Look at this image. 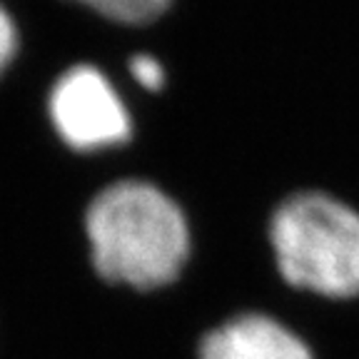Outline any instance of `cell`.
Wrapping results in <instances>:
<instances>
[{"instance_id": "cell-6", "label": "cell", "mask_w": 359, "mask_h": 359, "mask_svg": "<svg viewBox=\"0 0 359 359\" xmlns=\"http://www.w3.org/2000/svg\"><path fill=\"white\" fill-rule=\"evenodd\" d=\"M128 70L135 83L140 85L142 90H147V93H160L165 88V83H168L165 65L150 53H137V55L130 57Z\"/></svg>"}, {"instance_id": "cell-5", "label": "cell", "mask_w": 359, "mask_h": 359, "mask_svg": "<svg viewBox=\"0 0 359 359\" xmlns=\"http://www.w3.org/2000/svg\"><path fill=\"white\" fill-rule=\"evenodd\" d=\"M110 22L120 25H147L168 13L172 0H75Z\"/></svg>"}, {"instance_id": "cell-3", "label": "cell", "mask_w": 359, "mask_h": 359, "mask_svg": "<svg viewBox=\"0 0 359 359\" xmlns=\"http://www.w3.org/2000/svg\"><path fill=\"white\" fill-rule=\"evenodd\" d=\"M48 118L62 142L75 152L120 147L133 137V118L118 88L100 67H67L48 93Z\"/></svg>"}, {"instance_id": "cell-7", "label": "cell", "mask_w": 359, "mask_h": 359, "mask_svg": "<svg viewBox=\"0 0 359 359\" xmlns=\"http://www.w3.org/2000/svg\"><path fill=\"white\" fill-rule=\"evenodd\" d=\"M18 45H20L18 25H15V20H13L11 11H8V8L3 6V0H0V75L13 65V60H15V55H18Z\"/></svg>"}, {"instance_id": "cell-4", "label": "cell", "mask_w": 359, "mask_h": 359, "mask_svg": "<svg viewBox=\"0 0 359 359\" xmlns=\"http://www.w3.org/2000/svg\"><path fill=\"white\" fill-rule=\"evenodd\" d=\"M200 359H314L294 332L264 314H240L210 332Z\"/></svg>"}, {"instance_id": "cell-2", "label": "cell", "mask_w": 359, "mask_h": 359, "mask_svg": "<svg viewBox=\"0 0 359 359\" xmlns=\"http://www.w3.org/2000/svg\"><path fill=\"white\" fill-rule=\"evenodd\" d=\"M277 267L292 287L325 297L359 294V212L325 192H299L269 222Z\"/></svg>"}, {"instance_id": "cell-1", "label": "cell", "mask_w": 359, "mask_h": 359, "mask_svg": "<svg viewBox=\"0 0 359 359\" xmlns=\"http://www.w3.org/2000/svg\"><path fill=\"white\" fill-rule=\"evenodd\" d=\"M90 257L107 282L155 290L180 275L190 227L170 195L145 180L105 187L85 212Z\"/></svg>"}]
</instances>
